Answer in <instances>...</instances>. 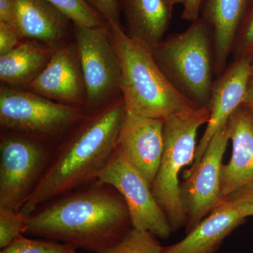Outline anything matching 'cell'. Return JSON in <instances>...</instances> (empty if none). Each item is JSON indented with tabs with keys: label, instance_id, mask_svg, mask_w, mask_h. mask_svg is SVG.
<instances>
[{
	"label": "cell",
	"instance_id": "cell-1",
	"mask_svg": "<svg viewBox=\"0 0 253 253\" xmlns=\"http://www.w3.org/2000/svg\"><path fill=\"white\" fill-rule=\"evenodd\" d=\"M131 228L122 196L112 186L95 181L38 208L28 217L23 234L99 253Z\"/></svg>",
	"mask_w": 253,
	"mask_h": 253
},
{
	"label": "cell",
	"instance_id": "cell-2",
	"mask_svg": "<svg viewBox=\"0 0 253 253\" xmlns=\"http://www.w3.org/2000/svg\"><path fill=\"white\" fill-rule=\"evenodd\" d=\"M126 112L121 96L86 114L56 145L45 174L20 211L30 216L55 198L96 181L114 154Z\"/></svg>",
	"mask_w": 253,
	"mask_h": 253
},
{
	"label": "cell",
	"instance_id": "cell-3",
	"mask_svg": "<svg viewBox=\"0 0 253 253\" xmlns=\"http://www.w3.org/2000/svg\"><path fill=\"white\" fill-rule=\"evenodd\" d=\"M121 68V92L128 112L164 120L199 108L179 94L155 61L151 49L126 35L122 24L108 23Z\"/></svg>",
	"mask_w": 253,
	"mask_h": 253
},
{
	"label": "cell",
	"instance_id": "cell-4",
	"mask_svg": "<svg viewBox=\"0 0 253 253\" xmlns=\"http://www.w3.org/2000/svg\"><path fill=\"white\" fill-rule=\"evenodd\" d=\"M155 61L179 94L199 108L208 107L215 76L212 31L202 17L185 31L169 35L151 49Z\"/></svg>",
	"mask_w": 253,
	"mask_h": 253
},
{
	"label": "cell",
	"instance_id": "cell-5",
	"mask_svg": "<svg viewBox=\"0 0 253 253\" xmlns=\"http://www.w3.org/2000/svg\"><path fill=\"white\" fill-rule=\"evenodd\" d=\"M209 118V108L205 107L194 108L164 120V151L151 189L172 231L186 226L179 176L182 169L194 162L198 130L207 124Z\"/></svg>",
	"mask_w": 253,
	"mask_h": 253
},
{
	"label": "cell",
	"instance_id": "cell-6",
	"mask_svg": "<svg viewBox=\"0 0 253 253\" xmlns=\"http://www.w3.org/2000/svg\"><path fill=\"white\" fill-rule=\"evenodd\" d=\"M86 115L83 108L60 104L30 90L7 85L0 89L1 130L56 145Z\"/></svg>",
	"mask_w": 253,
	"mask_h": 253
},
{
	"label": "cell",
	"instance_id": "cell-7",
	"mask_svg": "<svg viewBox=\"0 0 253 253\" xmlns=\"http://www.w3.org/2000/svg\"><path fill=\"white\" fill-rule=\"evenodd\" d=\"M55 146L36 136L1 130L0 209L21 210L45 174Z\"/></svg>",
	"mask_w": 253,
	"mask_h": 253
},
{
	"label": "cell",
	"instance_id": "cell-8",
	"mask_svg": "<svg viewBox=\"0 0 253 253\" xmlns=\"http://www.w3.org/2000/svg\"><path fill=\"white\" fill-rule=\"evenodd\" d=\"M75 42L86 86V114L121 96V68L108 23L89 28L73 24Z\"/></svg>",
	"mask_w": 253,
	"mask_h": 253
},
{
	"label": "cell",
	"instance_id": "cell-9",
	"mask_svg": "<svg viewBox=\"0 0 253 253\" xmlns=\"http://www.w3.org/2000/svg\"><path fill=\"white\" fill-rule=\"evenodd\" d=\"M96 181L112 186L122 196L128 208L131 226L167 239L172 228L151 186L116 146L112 158Z\"/></svg>",
	"mask_w": 253,
	"mask_h": 253
},
{
	"label": "cell",
	"instance_id": "cell-10",
	"mask_svg": "<svg viewBox=\"0 0 253 253\" xmlns=\"http://www.w3.org/2000/svg\"><path fill=\"white\" fill-rule=\"evenodd\" d=\"M229 141L226 123L213 136L197 166L186 170L185 180L180 183L186 233L192 230L224 202L221 170L224 165L223 157Z\"/></svg>",
	"mask_w": 253,
	"mask_h": 253
},
{
	"label": "cell",
	"instance_id": "cell-11",
	"mask_svg": "<svg viewBox=\"0 0 253 253\" xmlns=\"http://www.w3.org/2000/svg\"><path fill=\"white\" fill-rule=\"evenodd\" d=\"M26 87L60 104L84 109L85 83L76 42L54 48L47 66Z\"/></svg>",
	"mask_w": 253,
	"mask_h": 253
},
{
	"label": "cell",
	"instance_id": "cell-12",
	"mask_svg": "<svg viewBox=\"0 0 253 253\" xmlns=\"http://www.w3.org/2000/svg\"><path fill=\"white\" fill-rule=\"evenodd\" d=\"M253 59V57H244L233 60L214 81L208 106L209 121L189 169L197 166L213 136L225 126L236 110L244 105Z\"/></svg>",
	"mask_w": 253,
	"mask_h": 253
},
{
	"label": "cell",
	"instance_id": "cell-13",
	"mask_svg": "<svg viewBox=\"0 0 253 253\" xmlns=\"http://www.w3.org/2000/svg\"><path fill=\"white\" fill-rule=\"evenodd\" d=\"M164 121L126 111L117 141L134 168L152 185L164 151Z\"/></svg>",
	"mask_w": 253,
	"mask_h": 253
},
{
	"label": "cell",
	"instance_id": "cell-14",
	"mask_svg": "<svg viewBox=\"0 0 253 253\" xmlns=\"http://www.w3.org/2000/svg\"><path fill=\"white\" fill-rule=\"evenodd\" d=\"M232 151L223 165L221 191L224 198L238 188L253 181V113L241 106L227 122Z\"/></svg>",
	"mask_w": 253,
	"mask_h": 253
},
{
	"label": "cell",
	"instance_id": "cell-15",
	"mask_svg": "<svg viewBox=\"0 0 253 253\" xmlns=\"http://www.w3.org/2000/svg\"><path fill=\"white\" fill-rule=\"evenodd\" d=\"M22 38L56 48L68 42L71 20L48 0H13Z\"/></svg>",
	"mask_w": 253,
	"mask_h": 253
},
{
	"label": "cell",
	"instance_id": "cell-16",
	"mask_svg": "<svg viewBox=\"0 0 253 253\" xmlns=\"http://www.w3.org/2000/svg\"><path fill=\"white\" fill-rule=\"evenodd\" d=\"M246 218L224 201L187 235L176 244L163 246V253H216L224 241Z\"/></svg>",
	"mask_w": 253,
	"mask_h": 253
},
{
	"label": "cell",
	"instance_id": "cell-17",
	"mask_svg": "<svg viewBox=\"0 0 253 253\" xmlns=\"http://www.w3.org/2000/svg\"><path fill=\"white\" fill-rule=\"evenodd\" d=\"M251 0H204L201 17L211 28L215 56V76L227 67L240 26Z\"/></svg>",
	"mask_w": 253,
	"mask_h": 253
},
{
	"label": "cell",
	"instance_id": "cell-18",
	"mask_svg": "<svg viewBox=\"0 0 253 253\" xmlns=\"http://www.w3.org/2000/svg\"><path fill=\"white\" fill-rule=\"evenodd\" d=\"M128 36L150 49L164 40L172 17L165 0H120Z\"/></svg>",
	"mask_w": 253,
	"mask_h": 253
},
{
	"label": "cell",
	"instance_id": "cell-19",
	"mask_svg": "<svg viewBox=\"0 0 253 253\" xmlns=\"http://www.w3.org/2000/svg\"><path fill=\"white\" fill-rule=\"evenodd\" d=\"M54 48L26 40L0 56V80L6 85L27 86L45 68Z\"/></svg>",
	"mask_w": 253,
	"mask_h": 253
},
{
	"label": "cell",
	"instance_id": "cell-20",
	"mask_svg": "<svg viewBox=\"0 0 253 253\" xmlns=\"http://www.w3.org/2000/svg\"><path fill=\"white\" fill-rule=\"evenodd\" d=\"M99 253H163V246L151 233L131 228L121 241Z\"/></svg>",
	"mask_w": 253,
	"mask_h": 253
},
{
	"label": "cell",
	"instance_id": "cell-21",
	"mask_svg": "<svg viewBox=\"0 0 253 253\" xmlns=\"http://www.w3.org/2000/svg\"><path fill=\"white\" fill-rule=\"evenodd\" d=\"M63 14L67 16L74 25L85 27H99L106 21L86 0H48Z\"/></svg>",
	"mask_w": 253,
	"mask_h": 253
},
{
	"label": "cell",
	"instance_id": "cell-22",
	"mask_svg": "<svg viewBox=\"0 0 253 253\" xmlns=\"http://www.w3.org/2000/svg\"><path fill=\"white\" fill-rule=\"evenodd\" d=\"M76 248L64 243L48 239H28L21 235L0 253H76Z\"/></svg>",
	"mask_w": 253,
	"mask_h": 253
},
{
	"label": "cell",
	"instance_id": "cell-23",
	"mask_svg": "<svg viewBox=\"0 0 253 253\" xmlns=\"http://www.w3.org/2000/svg\"><path fill=\"white\" fill-rule=\"evenodd\" d=\"M29 216L20 211L0 209V249L23 235Z\"/></svg>",
	"mask_w": 253,
	"mask_h": 253
},
{
	"label": "cell",
	"instance_id": "cell-24",
	"mask_svg": "<svg viewBox=\"0 0 253 253\" xmlns=\"http://www.w3.org/2000/svg\"><path fill=\"white\" fill-rule=\"evenodd\" d=\"M231 56L233 60L244 57L253 58V0H251L240 26Z\"/></svg>",
	"mask_w": 253,
	"mask_h": 253
},
{
	"label": "cell",
	"instance_id": "cell-25",
	"mask_svg": "<svg viewBox=\"0 0 253 253\" xmlns=\"http://www.w3.org/2000/svg\"><path fill=\"white\" fill-rule=\"evenodd\" d=\"M245 218L253 216V181L238 188L224 198Z\"/></svg>",
	"mask_w": 253,
	"mask_h": 253
},
{
	"label": "cell",
	"instance_id": "cell-26",
	"mask_svg": "<svg viewBox=\"0 0 253 253\" xmlns=\"http://www.w3.org/2000/svg\"><path fill=\"white\" fill-rule=\"evenodd\" d=\"M104 18L107 23L121 22L120 0H86Z\"/></svg>",
	"mask_w": 253,
	"mask_h": 253
},
{
	"label": "cell",
	"instance_id": "cell-27",
	"mask_svg": "<svg viewBox=\"0 0 253 253\" xmlns=\"http://www.w3.org/2000/svg\"><path fill=\"white\" fill-rule=\"evenodd\" d=\"M22 39L17 28L0 22V56L14 49L21 42Z\"/></svg>",
	"mask_w": 253,
	"mask_h": 253
},
{
	"label": "cell",
	"instance_id": "cell-28",
	"mask_svg": "<svg viewBox=\"0 0 253 253\" xmlns=\"http://www.w3.org/2000/svg\"><path fill=\"white\" fill-rule=\"evenodd\" d=\"M0 22L17 28V14L13 0H0Z\"/></svg>",
	"mask_w": 253,
	"mask_h": 253
},
{
	"label": "cell",
	"instance_id": "cell-29",
	"mask_svg": "<svg viewBox=\"0 0 253 253\" xmlns=\"http://www.w3.org/2000/svg\"><path fill=\"white\" fill-rule=\"evenodd\" d=\"M203 1L204 0H184L181 18L191 23L199 19L201 16Z\"/></svg>",
	"mask_w": 253,
	"mask_h": 253
},
{
	"label": "cell",
	"instance_id": "cell-30",
	"mask_svg": "<svg viewBox=\"0 0 253 253\" xmlns=\"http://www.w3.org/2000/svg\"><path fill=\"white\" fill-rule=\"evenodd\" d=\"M244 106L253 113V77L251 76L248 84Z\"/></svg>",
	"mask_w": 253,
	"mask_h": 253
},
{
	"label": "cell",
	"instance_id": "cell-31",
	"mask_svg": "<svg viewBox=\"0 0 253 253\" xmlns=\"http://www.w3.org/2000/svg\"><path fill=\"white\" fill-rule=\"evenodd\" d=\"M166 4L173 9V7L176 4H183L184 2V0H165Z\"/></svg>",
	"mask_w": 253,
	"mask_h": 253
},
{
	"label": "cell",
	"instance_id": "cell-32",
	"mask_svg": "<svg viewBox=\"0 0 253 253\" xmlns=\"http://www.w3.org/2000/svg\"><path fill=\"white\" fill-rule=\"evenodd\" d=\"M251 76L253 77V59L252 61V63H251Z\"/></svg>",
	"mask_w": 253,
	"mask_h": 253
}]
</instances>
